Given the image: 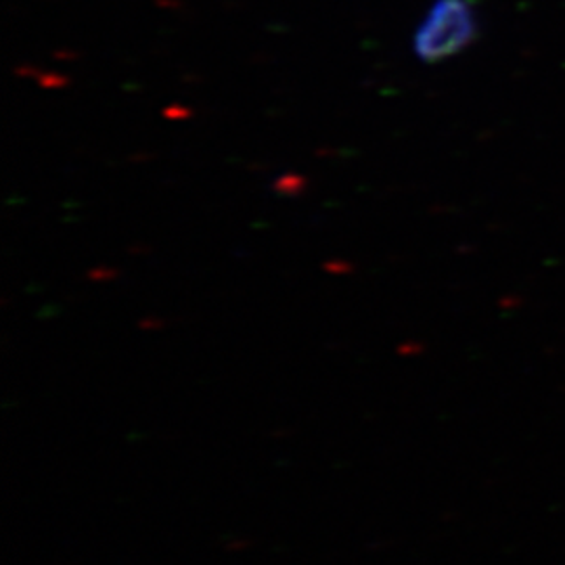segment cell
Returning <instances> with one entry per match:
<instances>
[{
    "instance_id": "cell-1",
    "label": "cell",
    "mask_w": 565,
    "mask_h": 565,
    "mask_svg": "<svg viewBox=\"0 0 565 565\" xmlns=\"http://www.w3.org/2000/svg\"><path fill=\"white\" fill-rule=\"evenodd\" d=\"M478 34L471 0H436L415 34V53L425 63H438L461 53Z\"/></svg>"
},
{
    "instance_id": "cell-2",
    "label": "cell",
    "mask_w": 565,
    "mask_h": 565,
    "mask_svg": "<svg viewBox=\"0 0 565 565\" xmlns=\"http://www.w3.org/2000/svg\"><path fill=\"white\" fill-rule=\"evenodd\" d=\"M303 186H306V181H303L300 174H285V177L277 179L275 184H273V189H275L279 195H287V198L300 195L303 191Z\"/></svg>"
},
{
    "instance_id": "cell-3",
    "label": "cell",
    "mask_w": 565,
    "mask_h": 565,
    "mask_svg": "<svg viewBox=\"0 0 565 565\" xmlns=\"http://www.w3.org/2000/svg\"><path fill=\"white\" fill-rule=\"evenodd\" d=\"M163 114H166L168 118H186V116H189V111L181 109V107H168Z\"/></svg>"
},
{
    "instance_id": "cell-4",
    "label": "cell",
    "mask_w": 565,
    "mask_h": 565,
    "mask_svg": "<svg viewBox=\"0 0 565 565\" xmlns=\"http://www.w3.org/2000/svg\"><path fill=\"white\" fill-rule=\"evenodd\" d=\"M324 268H327V270H338V273H340V270H342V273H350V266L342 263L327 264Z\"/></svg>"
}]
</instances>
